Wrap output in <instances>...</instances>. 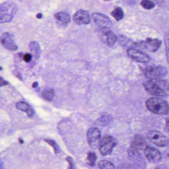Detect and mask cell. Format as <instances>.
<instances>
[{"instance_id":"cell-1","label":"cell","mask_w":169,"mask_h":169,"mask_svg":"<svg viewBox=\"0 0 169 169\" xmlns=\"http://www.w3.org/2000/svg\"><path fill=\"white\" fill-rule=\"evenodd\" d=\"M145 90L151 95L156 97H165L169 92V85L166 80L149 79L143 82Z\"/></svg>"},{"instance_id":"cell-2","label":"cell","mask_w":169,"mask_h":169,"mask_svg":"<svg viewBox=\"0 0 169 169\" xmlns=\"http://www.w3.org/2000/svg\"><path fill=\"white\" fill-rule=\"evenodd\" d=\"M146 106L150 112L155 114L165 115L169 113L168 103L159 98H150L146 102Z\"/></svg>"},{"instance_id":"cell-3","label":"cell","mask_w":169,"mask_h":169,"mask_svg":"<svg viewBox=\"0 0 169 169\" xmlns=\"http://www.w3.org/2000/svg\"><path fill=\"white\" fill-rule=\"evenodd\" d=\"M18 11L16 4L11 2H6L0 6V23H10L16 16Z\"/></svg>"},{"instance_id":"cell-4","label":"cell","mask_w":169,"mask_h":169,"mask_svg":"<svg viewBox=\"0 0 169 169\" xmlns=\"http://www.w3.org/2000/svg\"><path fill=\"white\" fill-rule=\"evenodd\" d=\"M167 74V69L161 66H150L144 72L145 77L149 79H160L165 77Z\"/></svg>"},{"instance_id":"cell-5","label":"cell","mask_w":169,"mask_h":169,"mask_svg":"<svg viewBox=\"0 0 169 169\" xmlns=\"http://www.w3.org/2000/svg\"><path fill=\"white\" fill-rule=\"evenodd\" d=\"M117 143L113 137L110 136H105L102 138L99 144V151L103 156L110 155Z\"/></svg>"},{"instance_id":"cell-6","label":"cell","mask_w":169,"mask_h":169,"mask_svg":"<svg viewBox=\"0 0 169 169\" xmlns=\"http://www.w3.org/2000/svg\"><path fill=\"white\" fill-rule=\"evenodd\" d=\"M147 138L151 143L160 147L166 146L169 143L168 137L163 133L156 131H150L148 132Z\"/></svg>"},{"instance_id":"cell-7","label":"cell","mask_w":169,"mask_h":169,"mask_svg":"<svg viewBox=\"0 0 169 169\" xmlns=\"http://www.w3.org/2000/svg\"><path fill=\"white\" fill-rule=\"evenodd\" d=\"M87 139L88 144L91 147L94 149L99 147L101 138V133L96 127H91L88 130L87 133Z\"/></svg>"},{"instance_id":"cell-8","label":"cell","mask_w":169,"mask_h":169,"mask_svg":"<svg viewBox=\"0 0 169 169\" xmlns=\"http://www.w3.org/2000/svg\"><path fill=\"white\" fill-rule=\"evenodd\" d=\"M161 43V41L159 39L149 38L139 43H137L138 44L137 45L148 51L155 52L160 47Z\"/></svg>"},{"instance_id":"cell-9","label":"cell","mask_w":169,"mask_h":169,"mask_svg":"<svg viewBox=\"0 0 169 169\" xmlns=\"http://www.w3.org/2000/svg\"><path fill=\"white\" fill-rule=\"evenodd\" d=\"M99 32L102 41L109 46L113 45L118 39L116 35L110 28H101Z\"/></svg>"},{"instance_id":"cell-10","label":"cell","mask_w":169,"mask_h":169,"mask_svg":"<svg viewBox=\"0 0 169 169\" xmlns=\"http://www.w3.org/2000/svg\"><path fill=\"white\" fill-rule=\"evenodd\" d=\"M92 17L95 23L101 28H110L112 26V22L110 19L102 13H92Z\"/></svg>"},{"instance_id":"cell-11","label":"cell","mask_w":169,"mask_h":169,"mask_svg":"<svg viewBox=\"0 0 169 169\" xmlns=\"http://www.w3.org/2000/svg\"><path fill=\"white\" fill-rule=\"evenodd\" d=\"M127 53L130 57L136 62L142 63H147L150 62V58L148 55L137 49L129 48L127 50Z\"/></svg>"},{"instance_id":"cell-12","label":"cell","mask_w":169,"mask_h":169,"mask_svg":"<svg viewBox=\"0 0 169 169\" xmlns=\"http://www.w3.org/2000/svg\"><path fill=\"white\" fill-rule=\"evenodd\" d=\"M145 157L149 162L153 163H158L161 162L162 155L158 149L153 147L148 146L144 150Z\"/></svg>"},{"instance_id":"cell-13","label":"cell","mask_w":169,"mask_h":169,"mask_svg":"<svg viewBox=\"0 0 169 169\" xmlns=\"http://www.w3.org/2000/svg\"><path fill=\"white\" fill-rule=\"evenodd\" d=\"M0 41L3 46L8 50L15 51L18 48L16 42H14L12 35L8 32L4 33L2 35Z\"/></svg>"},{"instance_id":"cell-14","label":"cell","mask_w":169,"mask_h":169,"mask_svg":"<svg viewBox=\"0 0 169 169\" xmlns=\"http://www.w3.org/2000/svg\"><path fill=\"white\" fill-rule=\"evenodd\" d=\"M74 22L79 25L87 24L90 22V17L89 13L85 10H80L77 11L73 17Z\"/></svg>"},{"instance_id":"cell-15","label":"cell","mask_w":169,"mask_h":169,"mask_svg":"<svg viewBox=\"0 0 169 169\" xmlns=\"http://www.w3.org/2000/svg\"><path fill=\"white\" fill-rule=\"evenodd\" d=\"M147 147V143L145 139L139 135L135 136L131 143V148L134 150H145Z\"/></svg>"},{"instance_id":"cell-16","label":"cell","mask_w":169,"mask_h":169,"mask_svg":"<svg viewBox=\"0 0 169 169\" xmlns=\"http://www.w3.org/2000/svg\"><path fill=\"white\" fill-rule=\"evenodd\" d=\"M30 51L32 56H34L35 58H39L41 55V49L39 45L36 41H32L29 44Z\"/></svg>"},{"instance_id":"cell-17","label":"cell","mask_w":169,"mask_h":169,"mask_svg":"<svg viewBox=\"0 0 169 169\" xmlns=\"http://www.w3.org/2000/svg\"><path fill=\"white\" fill-rule=\"evenodd\" d=\"M55 17L56 19L60 20L62 23H68L70 21V17L69 13L64 12L58 13L55 14Z\"/></svg>"},{"instance_id":"cell-18","label":"cell","mask_w":169,"mask_h":169,"mask_svg":"<svg viewBox=\"0 0 169 169\" xmlns=\"http://www.w3.org/2000/svg\"><path fill=\"white\" fill-rule=\"evenodd\" d=\"M129 155L130 157L133 160V161L136 162L137 164H142V156L137 152V150H134L132 149V150H130L129 151Z\"/></svg>"},{"instance_id":"cell-19","label":"cell","mask_w":169,"mask_h":169,"mask_svg":"<svg viewBox=\"0 0 169 169\" xmlns=\"http://www.w3.org/2000/svg\"><path fill=\"white\" fill-rule=\"evenodd\" d=\"M111 15L117 21H120L124 18V11L120 7L116 8L112 11Z\"/></svg>"},{"instance_id":"cell-20","label":"cell","mask_w":169,"mask_h":169,"mask_svg":"<svg viewBox=\"0 0 169 169\" xmlns=\"http://www.w3.org/2000/svg\"><path fill=\"white\" fill-rule=\"evenodd\" d=\"M42 97L45 100L50 101L52 100L54 96V91L51 88H47L43 91L42 94Z\"/></svg>"},{"instance_id":"cell-21","label":"cell","mask_w":169,"mask_h":169,"mask_svg":"<svg viewBox=\"0 0 169 169\" xmlns=\"http://www.w3.org/2000/svg\"><path fill=\"white\" fill-rule=\"evenodd\" d=\"M98 166L100 169H115L113 163L106 160H102L99 162Z\"/></svg>"},{"instance_id":"cell-22","label":"cell","mask_w":169,"mask_h":169,"mask_svg":"<svg viewBox=\"0 0 169 169\" xmlns=\"http://www.w3.org/2000/svg\"><path fill=\"white\" fill-rule=\"evenodd\" d=\"M96 159L97 157L95 154L91 152L88 153L87 157V164L91 166L95 165Z\"/></svg>"},{"instance_id":"cell-23","label":"cell","mask_w":169,"mask_h":169,"mask_svg":"<svg viewBox=\"0 0 169 169\" xmlns=\"http://www.w3.org/2000/svg\"><path fill=\"white\" fill-rule=\"evenodd\" d=\"M141 5L143 8L146 10H151L155 7V4L153 2L149 0H143L141 2Z\"/></svg>"},{"instance_id":"cell-24","label":"cell","mask_w":169,"mask_h":169,"mask_svg":"<svg viewBox=\"0 0 169 169\" xmlns=\"http://www.w3.org/2000/svg\"><path fill=\"white\" fill-rule=\"evenodd\" d=\"M16 108L20 111L27 112L31 107L28 103L24 102H19L16 104Z\"/></svg>"},{"instance_id":"cell-25","label":"cell","mask_w":169,"mask_h":169,"mask_svg":"<svg viewBox=\"0 0 169 169\" xmlns=\"http://www.w3.org/2000/svg\"><path fill=\"white\" fill-rule=\"evenodd\" d=\"M47 143H48V144H50L53 148H54V151H55V153L58 154L60 152V148L59 147L57 143H56L55 141L53 140H51V139H47L45 140Z\"/></svg>"},{"instance_id":"cell-26","label":"cell","mask_w":169,"mask_h":169,"mask_svg":"<svg viewBox=\"0 0 169 169\" xmlns=\"http://www.w3.org/2000/svg\"><path fill=\"white\" fill-rule=\"evenodd\" d=\"M66 160L69 164V169H75V165L73 161V159L70 157H68L66 158Z\"/></svg>"},{"instance_id":"cell-27","label":"cell","mask_w":169,"mask_h":169,"mask_svg":"<svg viewBox=\"0 0 169 169\" xmlns=\"http://www.w3.org/2000/svg\"><path fill=\"white\" fill-rule=\"evenodd\" d=\"M110 120V115H102L101 118H100V121L101 123L103 122H108L109 120Z\"/></svg>"},{"instance_id":"cell-28","label":"cell","mask_w":169,"mask_h":169,"mask_svg":"<svg viewBox=\"0 0 169 169\" xmlns=\"http://www.w3.org/2000/svg\"><path fill=\"white\" fill-rule=\"evenodd\" d=\"M32 55L31 54H29V53H26V54H24V56L23 57V60L26 63L30 62L31 61V59H32Z\"/></svg>"},{"instance_id":"cell-29","label":"cell","mask_w":169,"mask_h":169,"mask_svg":"<svg viewBox=\"0 0 169 169\" xmlns=\"http://www.w3.org/2000/svg\"><path fill=\"white\" fill-rule=\"evenodd\" d=\"M26 113H27V115H28V117H33L35 114L34 110L33 109L30 108L29 109V110L28 111L26 112Z\"/></svg>"},{"instance_id":"cell-30","label":"cell","mask_w":169,"mask_h":169,"mask_svg":"<svg viewBox=\"0 0 169 169\" xmlns=\"http://www.w3.org/2000/svg\"><path fill=\"white\" fill-rule=\"evenodd\" d=\"M118 169H131V166L127 164H123L120 166Z\"/></svg>"},{"instance_id":"cell-31","label":"cell","mask_w":169,"mask_h":169,"mask_svg":"<svg viewBox=\"0 0 169 169\" xmlns=\"http://www.w3.org/2000/svg\"><path fill=\"white\" fill-rule=\"evenodd\" d=\"M8 84V83L7 81H5L1 77H0V87H1L3 86L7 85Z\"/></svg>"},{"instance_id":"cell-32","label":"cell","mask_w":169,"mask_h":169,"mask_svg":"<svg viewBox=\"0 0 169 169\" xmlns=\"http://www.w3.org/2000/svg\"><path fill=\"white\" fill-rule=\"evenodd\" d=\"M38 84L37 82H34L33 84H32V86L33 88H36V87H38Z\"/></svg>"},{"instance_id":"cell-33","label":"cell","mask_w":169,"mask_h":169,"mask_svg":"<svg viewBox=\"0 0 169 169\" xmlns=\"http://www.w3.org/2000/svg\"><path fill=\"white\" fill-rule=\"evenodd\" d=\"M36 18H37L38 19H40V18H42V13H39L36 15Z\"/></svg>"},{"instance_id":"cell-34","label":"cell","mask_w":169,"mask_h":169,"mask_svg":"<svg viewBox=\"0 0 169 169\" xmlns=\"http://www.w3.org/2000/svg\"><path fill=\"white\" fill-rule=\"evenodd\" d=\"M0 169H3V165L2 164L1 161L0 160Z\"/></svg>"},{"instance_id":"cell-35","label":"cell","mask_w":169,"mask_h":169,"mask_svg":"<svg viewBox=\"0 0 169 169\" xmlns=\"http://www.w3.org/2000/svg\"><path fill=\"white\" fill-rule=\"evenodd\" d=\"M23 140L21 139H19V142H20V143H23Z\"/></svg>"},{"instance_id":"cell-36","label":"cell","mask_w":169,"mask_h":169,"mask_svg":"<svg viewBox=\"0 0 169 169\" xmlns=\"http://www.w3.org/2000/svg\"><path fill=\"white\" fill-rule=\"evenodd\" d=\"M3 70V68L2 67H0V70Z\"/></svg>"}]
</instances>
